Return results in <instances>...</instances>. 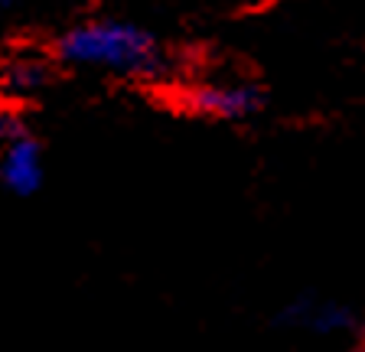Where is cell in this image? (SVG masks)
<instances>
[{
  "label": "cell",
  "instance_id": "cell-2",
  "mask_svg": "<svg viewBox=\"0 0 365 352\" xmlns=\"http://www.w3.org/2000/svg\"><path fill=\"white\" fill-rule=\"evenodd\" d=\"M167 98L180 115L209 124H248L267 111L264 85L245 76L176 78Z\"/></svg>",
  "mask_w": 365,
  "mask_h": 352
},
{
  "label": "cell",
  "instance_id": "cell-6",
  "mask_svg": "<svg viewBox=\"0 0 365 352\" xmlns=\"http://www.w3.org/2000/svg\"><path fill=\"white\" fill-rule=\"evenodd\" d=\"M16 7H20V0H0V20H4L7 14H14Z\"/></svg>",
  "mask_w": 365,
  "mask_h": 352
},
{
  "label": "cell",
  "instance_id": "cell-3",
  "mask_svg": "<svg viewBox=\"0 0 365 352\" xmlns=\"http://www.w3.org/2000/svg\"><path fill=\"white\" fill-rule=\"evenodd\" d=\"M46 186V144L26 108L0 101V190L10 200H33Z\"/></svg>",
  "mask_w": 365,
  "mask_h": 352
},
{
  "label": "cell",
  "instance_id": "cell-1",
  "mask_svg": "<svg viewBox=\"0 0 365 352\" xmlns=\"http://www.w3.org/2000/svg\"><path fill=\"white\" fill-rule=\"evenodd\" d=\"M53 62L66 72L114 78V82L163 88L176 82V56L167 39L130 16H78L46 43Z\"/></svg>",
  "mask_w": 365,
  "mask_h": 352
},
{
  "label": "cell",
  "instance_id": "cell-5",
  "mask_svg": "<svg viewBox=\"0 0 365 352\" xmlns=\"http://www.w3.org/2000/svg\"><path fill=\"white\" fill-rule=\"evenodd\" d=\"M62 69L46 46H16L0 56V101L30 108L46 92H53Z\"/></svg>",
  "mask_w": 365,
  "mask_h": 352
},
{
  "label": "cell",
  "instance_id": "cell-4",
  "mask_svg": "<svg viewBox=\"0 0 365 352\" xmlns=\"http://www.w3.org/2000/svg\"><path fill=\"white\" fill-rule=\"evenodd\" d=\"M274 326L317 339H365V316L349 300L319 291H297L274 310Z\"/></svg>",
  "mask_w": 365,
  "mask_h": 352
},
{
  "label": "cell",
  "instance_id": "cell-7",
  "mask_svg": "<svg viewBox=\"0 0 365 352\" xmlns=\"http://www.w3.org/2000/svg\"><path fill=\"white\" fill-rule=\"evenodd\" d=\"M349 352H365V339H356V343H352V349Z\"/></svg>",
  "mask_w": 365,
  "mask_h": 352
}]
</instances>
